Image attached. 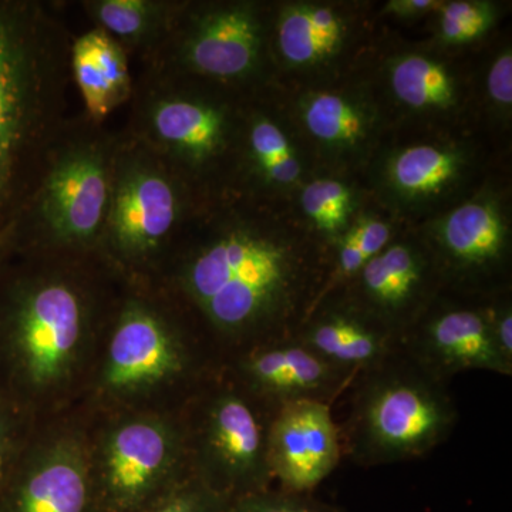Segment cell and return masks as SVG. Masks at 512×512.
<instances>
[{
	"label": "cell",
	"mask_w": 512,
	"mask_h": 512,
	"mask_svg": "<svg viewBox=\"0 0 512 512\" xmlns=\"http://www.w3.org/2000/svg\"><path fill=\"white\" fill-rule=\"evenodd\" d=\"M124 284L99 255H9L0 269V393L23 419L80 403Z\"/></svg>",
	"instance_id": "obj_1"
},
{
	"label": "cell",
	"mask_w": 512,
	"mask_h": 512,
	"mask_svg": "<svg viewBox=\"0 0 512 512\" xmlns=\"http://www.w3.org/2000/svg\"><path fill=\"white\" fill-rule=\"evenodd\" d=\"M305 255L251 225H228L174 245L150 286L194 322L222 365L292 338L319 301Z\"/></svg>",
	"instance_id": "obj_2"
},
{
	"label": "cell",
	"mask_w": 512,
	"mask_h": 512,
	"mask_svg": "<svg viewBox=\"0 0 512 512\" xmlns=\"http://www.w3.org/2000/svg\"><path fill=\"white\" fill-rule=\"evenodd\" d=\"M222 366L171 299L153 286L126 282L77 406L92 414L180 413Z\"/></svg>",
	"instance_id": "obj_3"
},
{
	"label": "cell",
	"mask_w": 512,
	"mask_h": 512,
	"mask_svg": "<svg viewBox=\"0 0 512 512\" xmlns=\"http://www.w3.org/2000/svg\"><path fill=\"white\" fill-rule=\"evenodd\" d=\"M73 40L32 0H0V245L66 126Z\"/></svg>",
	"instance_id": "obj_4"
},
{
	"label": "cell",
	"mask_w": 512,
	"mask_h": 512,
	"mask_svg": "<svg viewBox=\"0 0 512 512\" xmlns=\"http://www.w3.org/2000/svg\"><path fill=\"white\" fill-rule=\"evenodd\" d=\"M119 137L67 121L28 201L3 239L9 255H97Z\"/></svg>",
	"instance_id": "obj_5"
},
{
	"label": "cell",
	"mask_w": 512,
	"mask_h": 512,
	"mask_svg": "<svg viewBox=\"0 0 512 512\" xmlns=\"http://www.w3.org/2000/svg\"><path fill=\"white\" fill-rule=\"evenodd\" d=\"M348 419L340 427L343 456L359 467L390 466L429 456L446 443L460 413L450 384L397 349L356 376Z\"/></svg>",
	"instance_id": "obj_6"
},
{
	"label": "cell",
	"mask_w": 512,
	"mask_h": 512,
	"mask_svg": "<svg viewBox=\"0 0 512 512\" xmlns=\"http://www.w3.org/2000/svg\"><path fill=\"white\" fill-rule=\"evenodd\" d=\"M185 183L133 138L119 137L97 255L130 284L148 285L180 239Z\"/></svg>",
	"instance_id": "obj_7"
},
{
	"label": "cell",
	"mask_w": 512,
	"mask_h": 512,
	"mask_svg": "<svg viewBox=\"0 0 512 512\" xmlns=\"http://www.w3.org/2000/svg\"><path fill=\"white\" fill-rule=\"evenodd\" d=\"M272 414L222 366L178 413L191 476L231 503L271 488Z\"/></svg>",
	"instance_id": "obj_8"
},
{
	"label": "cell",
	"mask_w": 512,
	"mask_h": 512,
	"mask_svg": "<svg viewBox=\"0 0 512 512\" xmlns=\"http://www.w3.org/2000/svg\"><path fill=\"white\" fill-rule=\"evenodd\" d=\"M86 414L100 512H141L191 477L178 413Z\"/></svg>",
	"instance_id": "obj_9"
},
{
	"label": "cell",
	"mask_w": 512,
	"mask_h": 512,
	"mask_svg": "<svg viewBox=\"0 0 512 512\" xmlns=\"http://www.w3.org/2000/svg\"><path fill=\"white\" fill-rule=\"evenodd\" d=\"M0 512H100L82 407L30 426L0 493Z\"/></svg>",
	"instance_id": "obj_10"
},
{
	"label": "cell",
	"mask_w": 512,
	"mask_h": 512,
	"mask_svg": "<svg viewBox=\"0 0 512 512\" xmlns=\"http://www.w3.org/2000/svg\"><path fill=\"white\" fill-rule=\"evenodd\" d=\"M128 137L150 150L185 183L228 147L231 119L220 104L181 89L173 73L150 66L134 89Z\"/></svg>",
	"instance_id": "obj_11"
},
{
	"label": "cell",
	"mask_w": 512,
	"mask_h": 512,
	"mask_svg": "<svg viewBox=\"0 0 512 512\" xmlns=\"http://www.w3.org/2000/svg\"><path fill=\"white\" fill-rule=\"evenodd\" d=\"M188 18L181 22L177 12L147 64L215 80L245 79L255 72L262 29L254 8L242 3L215 6Z\"/></svg>",
	"instance_id": "obj_12"
},
{
	"label": "cell",
	"mask_w": 512,
	"mask_h": 512,
	"mask_svg": "<svg viewBox=\"0 0 512 512\" xmlns=\"http://www.w3.org/2000/svg\"><path fill=\"white\" fill-rule=\"evenodd\" d=\"M224 366L272 413L298 402L332 406L349 392L357 376L323 359L295 336L255 346Z\"/></svg>",
	"instance_id": "obj_13"
},
{
	"label": "cell",
	"mask_w": 512,
	"mask_h": 512,
	"mask_svg": "<svg viewBox=\"0 0 512 512\" xmlns=\"http://www.w3.org/2000/svg\"><path fill=\"white\" fill-rule=\"evenodd\" d=\"M400 349L429 375L447 384L474 370L512 376V367L491 340L483 306L430 305L404 333Z\"/></svg>",
	"instance_id": "obj_14"
},
{
	"label": "cell",
	"mask_w": 512,
	"mask_h": 512,
	"mask_svg": "<svg viewBox=\"0 0 512 512\" xmlns=\"http://www.w3.org/2000/svg\"><path fill=\"white\" fill-rule=\"evenodd\" d=\"M436 269L430 256L413 245L390 244L345 285L350 286L345 301L400 342L433 302Z\"/></svg>",
	"instance_id": "obj_15"
},
{
	"label": "cell",
	"mask_w": 512,
	"mask_h": 512,
	"mask_svg": "<svg viewBox=\"0 0 512 512\" xmlns=\"http://www.w3.org/2000/svg\"><path fill=\"white\" fill-rule=\"evenodd\" d=\"M342 458V434L333 419L332 406L298 402L272 414L268 463L281 490L312 494L339 467Z\"/></svg>",
	"instance_id": "obj_16"
},
{
	"label": "cell",
	"mask_w": 512,
	"mask_h": 512,
	"mask_svg": "<svg viewBox=\"0 0 512 512\" xmlns=\"http://www.w3.org/2000/svg\"><path fill=\"white\" fill-rule=\"evenodd\" d=\"M295 338L323 359L359 375L400 348V342L350 303L319 302L303 320Z\"/></svg>",
	"instance_id": "obj_17"
},
{
	"label": "cell",
	"mask_w": 512,
	"mask_h": 512,
	"mask_svg": "<svg viewBox=\"0 0 512 512\" xmlns=\"http://www.w3.org/2000/svg\"><path fill=\"white\" fill-rule=\"evenodd\" d=\"M505 235L503 220L494 205H461L441 225L440 275L453 278L457 284H485L504 264Z\"/></svg>",
	"instance_id": "obj_18"
},
{
	"label": "cell",
	"mask_w": 512,
	"mask_h": 512,
	"mask_svg": "<svg viewBox=\"0 0 512 512\" xmlns=\"http://www.w3.org/2000/svg\"><path fill=\"white\" fill-rule=\"evenodd\" d=\"M70 70L86 117L94 123L101 124L133 96L126 49L104 30L94 28L73 39Z\"/></svg>",
	"instance_id": "obj_19"
},
{
	"label": "cell",
	"mask_w": 512,
	"mask_h": 512,
	"mask_svg": "<svg viewBox=\"0 0 512 512\" xmlns=\"http://www.w3.org/2000/svg\"><path fill=\"white\" fill-rule=\"evenodd\" d=\"M96 28L121 46L148 57L164 42L178 6L161 0H89L83 3Z\"/></svg>",
	"instance_id": "obj_20"
},
{
	"label": "cell",
	"mask_w": 512,
	"mask_h": 512,
	"mask_svg": "<svg viewBox=\"0 0 512 512\" xmlns=\"http://www.w3.org/2000/svg\"><path fill=\"white\" fill-rule=\"evenodd\" d=\"M343 22L333 9L299 5L286 9L278 26V45L286 62L306 66L339 49Z\"/></svg>",
	"instance_id": "obj_21"
},
{
	"label": "cell",
	"mask_w": 512,
	"mask_h": 512,
	"mask_svg": "<svg viewBox=\"0 0 512 512\" xmlns=\"http://www.w3.org/2000/svg\"><path fill=\"white\" fill-rule=\"evenodd\" d=\"M392 87L396 96L414 109H446L454 103V83L440 63L407 56L394 64Z\"/></svg>",
	"instance_id": "obj_22"
},
{
	"label": "cell",
	"mask_w": 512,
	"mask_h": 512,
	"mask_svg": "<svg viewBox=\"0 0 512 512\" xmlns=\"http://www.w3.org/2000/svg\"><path fill=\"white\" fill-rule=\"evenodd\" d=\"M458 160L450 151L431 146L407 148L394 158L390 177L403 194L427 197L437 194L457 174Z\"/></svg>",
	"instance_id": "obj_23"
},
{
	"label": "cell",
	"mask_w": 512,
	"mask_h": 512,
	"mask_svg": "<svg viewBox=\"0 0 512 512\" xmlns=\"http://www.w3.org/2000/svg\"><path fill=\"white\" fill-rule=\"evenodd\" d=\"M390 239L392 228L379 220H365L350 228L348 234L340 238L335 264L326 275L319 301L355 278L370 259L389 247Z\"/></svg>",
	"instance_id": "obj_24"
},
{
	"label": "cell",
	"mask_w": 512,
	"mask_h": 512,
	"mask_svg": "<svg viewBox=\"0 0 512 512\" xmlns=\"http://www.w3.org/2000/svg\"><path fill=\"white\" fill-rule=\"evenodd\" d=\"M303 119L312 136L325 143L350 146L365 136L366 121L362 111L338 94L312 97L306 104Z\"/></svg>",
	"instance_id": "obj_25"
},
{
	"label": "cell",
	"mask_w": 512,
	"mask_h": 512,
	"mask_svg": "<svg viewBox=\"0 0 512 512\" xmlns=\"http://www.w3.org/2000/svg\"><path fill=\"white\" fill-rule=\"evenodd\" d=\"M249 156L258 173L269 183L288 185L301 174V164L293 156L288 137L271 120L258 117L248 130Z\"/></svg>",
	"instance_id": "obj_26"
},
{
	"label": "cell",
	"mask_w": 512,
	"mask_h": 512,
	"mask_svg": "<svg viewBox=\"0 0 512 512\" xmlns=\"http://www.w3.org/2000/svg\"><path fill=\"white\" fill-rule=\"evenodd\" d=\"M352 205L349 188L335 180L313 181L302 194V207L319 231L338 234Z\"/></svg>",
	"instance_id": "obj_27"
},
{
	"label": "cell",
	"mask_w": 512,
	"mask_h": 512,
	"mask_svg": "<svg viewBox=\"0 0 512 512\" xmlns=\"http://www.w3.org/2000/svg\"><path fill=\"white\" fill-rule=\"evenodd\" d=\"M490 5L481 2H450L441 6V36L451 45L473 42L493 25Z\"/></svg>",
	"instance_id": "obj_28"
},
{
	"label": "cell",
	"mask_w": 512,
	"mask_h": 512,
	"mask_svg": "<svg viewBox=\"0 0 512 512\" xmlns=\"http://www.w3.org/2000/svg\"><path fill=\"white\" fill-rule=\"evenodd\" d=\"M228 512H343L312 494L289 493L281 488H268L239 497L229 504Z\"/></svg>",
	"instance_id": "obj_29"
},
{
	"label": "cell",
	"mask_w": 512,
	"mask_h": 512,
	"mask_svg": "<svg viewBox=\"0 0 512 512\" xmlns=\"http://www.w3.org/2000/svg\"><path fill=\"white\" fill-rule=\"evenodd\" d=\"M229 504L227 498L191 476L141 512H228Z\"/></svg>",
	"instance_id": "obj_30"
},
{
	"label": "cell",
	"mask_w": 512,
	"mask_h": 512,
	"mask_svg": "<svg viewBox=\"0 0 512 512\" xmlns=\"http://www.w3.org/2000/svg\"><path fill=\"white\" fill-rule=\"evenodd\" d=\"M32 424L23 419L18 410L0 393V493L18 460Z\"/></svg>",
	"instance_id": "obj_31"
},
{
	"label": "cell",
	"mask_w": 512,
	"mask_h": 512,
	"mask_svg": "<svg viewBox=\"0 0 512 512\" xmlns=\"http://www.w3.org/2000/svg\"><path fill=\"white\" fill-rule=\"evenodd\" d=\"M488 332L495 349L505 363L512 367V309L507 301L483 306Z\"/></svg>",
	"instance_id": "obj_32"
},
{
	"label": "cell",
	"mask_w": 512,
	"mask_h": 512,
	"mask_svg": "<svg viewBox=\"0 0 512 512\" xmlns=\"http://www.w3.org/2000/svg\"><path fill=\"white\" fill-rule=\"evenodd\" d=\"M488 92L500 106L511 107L512 103V55L503 53L491 66L488 73Z\"/></svg>",
	"instance_id": "obj_33"
},
{
	"label": "cell",
	"mask_w": 512,
	"mask_h": 512,
	"mask_svg": "<svg viewBox=\"0 0 512 512\" xmlns=\"http://www.w3.org/2000/svg\"><path fill=\"white\" fill-rule=\"evenodd\" d=\"M443 5V2H437V0H393L387 3L386 10L400 16H416L441 9Z\"/></svg>",
	"instance_id": "obj_34"
},
{
	"label": "cell",
	"mask_w": 512,
	"mask_h": 512,
	"mask_svg": "<svg viewBox=\"0 0 512 512\" xmlns=\"http://www.w3.org/2000/svg\"><path fill=\"white\" fill-rule=\"evenodd\" d=\"M8 258L9 252L0 245V269H2V266L5 265L6 261H8Z\"/></svg>",
	"instance_id": "obj_35"
}]
</instances>
